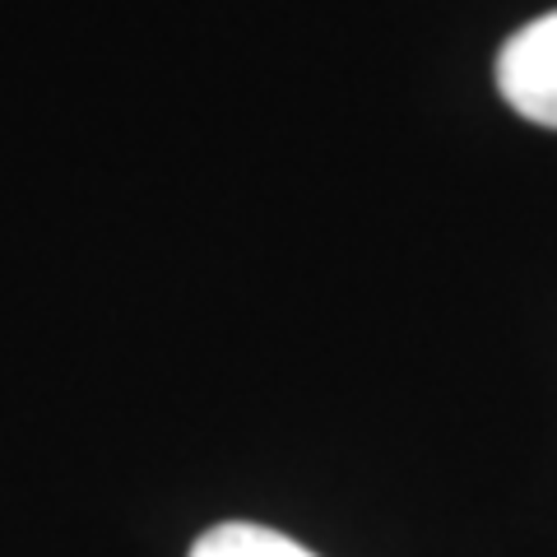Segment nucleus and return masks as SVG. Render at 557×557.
Listing matches in <instances>:
<instances>
[{"label": "nucleus", "mask_w": 557, "mask_h": 557, "mask_svg": "<svg viewBox=\"0 0 557 557\" xmlns=\"http://www.w3.org/2000/svg\"><path fill=\"white\" fill-rule=\"evenodd\" d=\"M497 89L525 121L557 131V10L507 38L497 57Z\"/></svg>", "instance_id": "1"}, {"label": "nucleus", "mask_w": 557, "mask_h": 557, "mask_svg": "<svg viewBox=\"0 0 557 557\" xmlns=\"http://www.w3.org/2000/svg\"><path fill=\"white\" fill-rule=\"evenodd\" d=\"M190 557H317L307 553L298 539L265 530V525H251V520H228V525H214L196 539Z\"/></svg>", "instance_id": "2"}]
</instances>
